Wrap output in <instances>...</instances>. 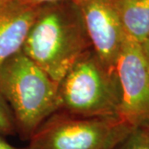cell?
<instances>
[{"instance_id": "6da1fadb", "label": "cell", "mask_w": 149, "mask_h": 149, "mask_svg": "<svg viewBox=\"0 0 149 149\" xmlns=\"http://www.w3.org/2000/svg\"><path fill=\"white\" fill-rule=\"evenodd\" d=\"M91 49L79 6L67 1L41 7L22 52L60 83Z\"/></svg>"}, {"instance_id": "7a4b0ae2", "label": "cell", "mask_w": 149, "mask_h": 149, "mask_svg": "<svg viewBox=\"0 0 149 149\" xmlns=\"http://www.w3.org/2000/svg\"><path fill=\"white\" fill-rule=\"evenodd\" d=\"M59 83L20 52L0 65V94L14 118L16 132L29 140L59 110Z\"/></svg>"}, {"instance_id": "3957f363", "label": "cell", "mask_w": 149, "mask_h": 149, "mask_svg": "<svg viewBox=\"0 0 149 149\" xmlns=\"http://www.w3.org/2000/svg\"><path fill=\"white\" fill-rule=\"evenodd\" d=\"M59 110L80 117L118 116L119 89L115 73L93 49L86 52L59 83Z\"/></svg>"}, {"instance_id": "277c9868", "label": "cell", "mask_w": 149, "mask_h": 149, "mask_svg": "<svg viewBox=\"0 0 149 149\" xmlns=\"http://www.w3.org/2000/svg\"><path fill=\"white\" fill-rule=\"evenodd\" d=\"M135 128L118 116L55 113L29 139L28 149H116Z\"/></svg>"}, {"instance_id": "5b68a950", "label": "cell", "mask_w": 149, "mask_h": 149, "mask_svg": "<svg viewBox=\"0 0 149 149\" xmlns=\"http://www.w3.org/2000/svg\"><path fill=\"white\" fill-rule=\"evenodd\" d=\"M118 117L133 128L149 126V63L141 44L127 36L115 65Z\"/></svg>"}, {"instance_id": "8992f818", "label": "cell", "mask_w": 149, "mask_h": 149, "mask_svg": "<svg viewBox=\"0 0 149 149\" xmlns=\"http://www.w3.org/2000/svg\"><path fill=\"white\" fill-rule=\"evenodd\" d=\"M79 6L91 47L103 65L115 73V65L125 39L113 0H80Z\"/></svg>"}, {"instance_id": "52a82bcc", "label": "cell", "mask_w": 149, "mask_h": 149, "mask_svg": "<svg viewBox=\"0 0 149 149\" xmlns=\"http://www.w3.org/2000/svg\"><path fill=\"white\" fill-rule=\"evenodd\" d=\"M41 7L20 0H0V65L22 52Z\"/></svg>"}, {"instance_id": "ba28073f", "label": "cell", "mask_w": 149, "mask_h": 149, "mask_svg": "<svg viewBox=\"0 0 149 149\" xmlns=\"http://www.w3.org/2000/svg\"><path fill=\"white\" fill-rule=\"evenodd\" d=\"M125 35L142 44L149 35V0H113Z\"/></svg>"}, {"instance_id": "9c48e42d", "label": "cell", "mask_w": 149, "mask_h": 149, "mask_svg": "<svg viewBox=\"0 0 149 149\" xmlns=\"http://www.w3.org/2000/svg\"><path fill=\"white\" fill-rule=\"evenodd\" d=\"M118 149H149V134L146 128H135Z\"/></svg>"}, {"instance_id": "30bf717a", "label": "cell", "mask_w": 149, "mask_h": 149, "mask_svg": "<svg viewBox=\"0 0 149 149\" xmlns=\"http://www.w3.org/2000/svg\"><path fill=\"white\" fill-rule=\"evenodd\" d=\"M16 133V126L13 113L0 94V135L8 136Z\"/></svg>"}, {"instance_id": "8fae6325", "label": "cell", "mask_w": 149, "mask_h": 149, "mask_svg": "<svg viewBox=\"0 0 149 149\" xmlns=\"http://www.w3.org/2000/svg\"><path fill=\"white\" fill-rule=\"evenodd\" d=\"M21 2L26 3L27 5L34 6V7H41L47 4H51V3H60V2H74L75 3H79L80 0H20Z\"/></svg>"}, {"instance_id": "7c38bea8", "label": "cell", "mask_w": 149, "mask_h": 149, "mask_svg": "<svg viewBox=\"0 0 149 149\" xmlns=\"http://www.w3.org/2000/svg\"><path fill=\"white\" fill-rule=\"evenodd\" d=\"M0 149H28V148H18L10 143H8L5 139L3 138V136L0 135Z\"/></svg>"}, {"instance_id": "4fadbf2b", "label": "cell", "mask_w": 149, "mask_h": 149, "mask_svg": "<svg viewBox=\"0 0 149 149\" xmlns=\"http://www.w3.org/2000/svg\"><path fill=\"white\" fill-rule=\"evenodd\" d=\"M141 46H142L143 51L145 54V56H146V58H147L149 63V35L145 39L143 42L141 44Z\"/></svg>"}, {"instance_id": "5bb4252c", "label": "cell", "mask_w": 149, "mask_h": 149, "mask_svg": "<svg viewBox=\"0 0 149 149\" xmlns=\"http://www.w3.org/2000/svg\"><path fill=\"white\" fill-rule=\"evenodd\" d=\"M146 128V130L148 131V133L149 134V126H148V127H146V128Z\"/></svg>"}]
</instances>
